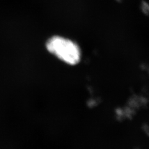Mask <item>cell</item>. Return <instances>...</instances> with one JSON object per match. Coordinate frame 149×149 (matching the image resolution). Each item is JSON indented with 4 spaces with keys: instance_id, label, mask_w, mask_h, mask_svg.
Returning <instances> with one entry per match:
<instances>
[{
    "instance_id": "obj_1",
    "label": "cell",
    "mask_w": 149,
    "mask_h": 149,
    "mask_svg": "<svg viewBox=\"0 0 149 149\" xmlns=\"http://www.w3.org/2000/svg\"><path fill=\"white\" fill-rule=\"evenodd\" d=\"M45 48L50 55L66 65H77L81 58L80 46L73 40L65 36L50 37L46 41Z\"/></svg>"
}]
</instances>
